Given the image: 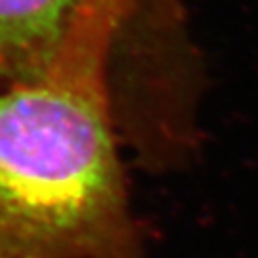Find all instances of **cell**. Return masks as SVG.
<instances>
[{"label": "cell", "instance_id": "obj_1", "mask_svg": "<svg viewBox=\"0 0 258 258\" xmlns=\"http://www.w3.org/2000/svg\"><path fill=\"white\" fill-rule=\"evenodd\" d=\"M115 84L94 44L0 90V258H146Z\"/></svg>", "mask_w": 258, "mask_h": 258}, {"label": "cell", "instance_id": "obj_2", "mask_svg": "<svg viewBox=\"0 0 258 258\" xmlns=\"http://www.w3.org/2000/svg\"><path fill=\"white\" fill-rule=\"evenodd\" d=\"M107 44L119 59L120 126L138 140L191 126L205 90L187 0H0V90Z\"/></svg>", "mask_w": 258, "mask_h": 258}]
</instances>
